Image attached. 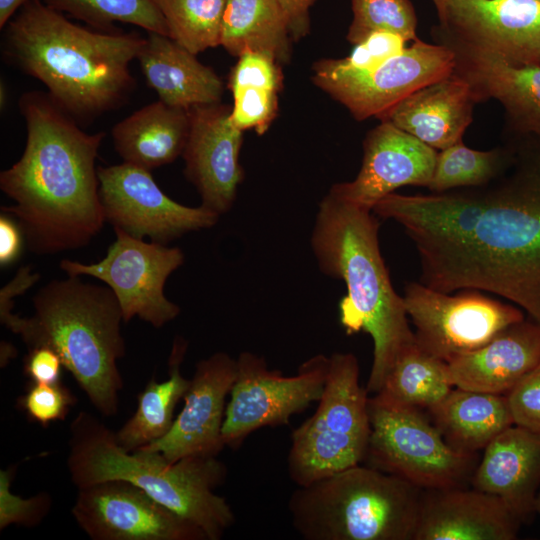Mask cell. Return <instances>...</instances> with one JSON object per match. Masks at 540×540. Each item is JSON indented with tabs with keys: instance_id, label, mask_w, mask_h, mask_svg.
<instances>
[{
	"instance_id": "6da1fadb",
	"label": "cell",
	"mask_w": 540,
	"mask_h": 540,
	"mask_svg": "<svg viewBox=\"0 0 540 540\" xmlns=\"http://www.w3.org/2000/svg\"><path fill=\"white\" fill-rule=\"evenodd\" d=\"M373 213L400 224L417 250L419 282L486 291L540 324V147L495 186L431 195L391 193Z\"/></svg>"
},
{
	"instance_id": "7a4b0ae2",
	"label": "cell",
	"mask_w": 540,
	"mask_h": 540,
	"mask_svg": "<svg viewBox=\"0 0 540 540\" xmlns=\"http://www.w3.org/2000/svg\"><path fill=\"white\" fill-rule=\"evenodd\" d=\"M27 138L21 158L0 173L15 203L1 207L39 255L86 246L105 220L95 160L104 132L88 134L45 92L19 99Z\"/></svg>"
},
{
	"instance_id": "3957f363",
	"label": "cell",
	"mask_w": 540,
	"mask_h": 540,
	"mask_svg": "<svg viewBox=\"0 0 540 540\" xmlns=\"http://www.w3.org/2000/svg\"><path fill=\"white\" fill-rule=\"evenodd\" d=\"M3 28L4 59L41 81L77 122L118 109L135 89L130 63L145 41L136 32L80 26L43 0L25 3Z\"/></svg>"
},
{
	"instance_id": "277c9868",
	"label": "cell",
	"mask_w": 540,
	"mask_h": 540,
	"mask_svg": "<svg viewBox=\"0 0 540 540\" xmlns=\"http://www.w3.org/2000/svg\"><path fill=\"white\" fill-rule=\"evenodd\" d=\"M378 230L372 210L329 192L319 204L311 235L320 270L345 283L341 325L348 335L364 331L372 338L366 390L373 394L399 358L416 345L403 297L394 290L380 252Z\"/></svg>"
},
{
	"instance_id": "5b68a950",
	"label": "cell",
	"mask_w": 540,
	"mask_h": 540,
	"mask_svg": "<svg viewBox=\"0 0 540 540\" xmlns=\"http://www.w3.org/2000/svg\"><path fill=\"white\" fill-rule=\"evenodd\" d=\"M33 307L29 317L0 310L1 323L28 349H54L95 409L115 416L123 388L117 361L125 355V342L122 311L113 291L69 276L39 289Z\"/></svg>"
},
{
	"instance_id": "8992f818",
	"label": "cell",
	"mask_w": 540,
	"mask_h": 540,
	"mask_svg": "<svg viewBox=\"0 0 540 540\" xmlns=\"http://www.w3.org/2000/svg\"><path fill=\"white\" fill-rule=\"evenodd\" d=\"M68 446L67 468L78 489L128 481L198 525L208 540H220L235 522L229 503L214 492L228 473L216 456H188L172 463L157 451L128 452L115 432L87 411L72 420Z\"/></svg>"
},
{
	"instance_id": "52a82bcc",
	"label": "cell",
	"mask_w": 540,
	"mask_h": 540,
	"mask_svg": "<svg viewBox=\"0 0 540 540\" xmlns=\"http://www.w3.org/2000/svg\"><path fill=\"white\" fill-rule=\"evenodd\" d=\"M422 489L360 464L298 488L288 510L305 540H414Z\"/></svg>"
},
{
	"instance_id": "ba28073f",
	"label": "cell",
	"mask_w": 540,
	"mask_h": 540,
	"mask_svg": "<svg viewBox=\"0 0 540 540\" xmlns=\"http://www.w3.org/2000/svg\"><path fill=\"white\" fill-rule=\"evenodd\" d=\"M357 357H329L323 393L314 414L291 434L288 474L305 486L365 460L371 433L369 396L360 385Z\"/></svg>"
},
{
	"instance_id": "9c48e42d",
	"label": "cell",
	"mask_w": 540,
	"mask_h": 540,
	"mask_svg": "<svg viewBox=\"0 0 540 540\" xmlns=\"http://www.w3.org/2000/svg\"><path fill=\"white\" fill-rule=\"evenodd\" d=\"M368 410V466L422 490L465 486L471 480L477 454L452 449L421 409L385 404L369 397Z\"/></svg>"
},
{
	"instance_id": "30bf717a",
	"label": "cell",
	"mask_w": 540,
	"mask_h": 540,
	"mask_svg": "<svg viewBox=\"0 0 540 540\" xmlns=\"http://www.w3.org/2000/svg\"><path fill=\"white\" fill-rule=\"evenodd\" d=\"M222 426L225 446L238 449L263 427L287 425L290 418L318 402L325 386L329 357L318 354L303 362L294 376L268 368L264 358L241 352Z\"/></svg>"
},
{
	"instance_id": "8fae6325",
	"label": "cell",
	"mask_w": 540,
	"mask_h": 540,
	"mask_svg": "<svg viewBox=\"0 0 540 540\" xmlns=\"http://www.w3.org/2000/svg\"><path fill=\"white\" fill-rule=\"evenodd\" d=\"M402 297L415 326L417 346L447 363L481 348L509 325L525 319L521 308L479 290L464 289L452 295L410 282Z\"/></svg>"
},
{
	"instance_id": "7c38bea8",
	"label": "cell",
	"mask_w": 540,
	"mask_h": 540,
	"mask_svg": "<svg viewBox=\"0 0 540 540\" xmlns=\"http://www.w3.org/2000/svg\"><path fill=\"white\" fill-rule=\"evenodd\" d=\"M116 239L106 256L84 264L63 259L60 268L68 276H92L104 282L116 296L124 322L137 316L160 328L174 320L180 308L164 294L166 280L184 262L177 247L145 242L114 228Z\"/></svg>"
},
{
	"instance_id": "4fadbf2b",
	"label": "cell",
	"mask_w": 540,
	"mask_h": 540,
	"mask_svg": "<svg viewBox=\"0 0 540 540\" xmlns=\"http://www.w3.org/2000/svg\"><path fill=\"white\" fill-rule=\"evenodd\" d=\"M97 175L105 220L134 238L167 245L218 221L219 215L202 205L188 207L172 200L144 168L123 162L99 166Z\"/></svg>"
},
{
	"instance_id": "5bb4252c",
	"label": "cell",
	"mask_w": 540,
	"mask_h": 540,
	"mask_svg": "<svg viewBox=\"0 0 540 540\" xmlns=\"http://www.w3.org/2000/svg\"><path fill=\"white\" fill-rule=\"evenodd\" d=\"M71 513L92 540H208L198 525L125 480L78 489Z\"/></svg>"
},
{
	"instance_id": "9a60e30c",
	"label": "cell",
	"mask_w": 540,
	"mask_h": 540,
	"mask_svg": "<svg viewBox=\"0 0 540 540\" xmlns=\"http://www.w3.org/2000/svg\"><path fill=\"white\" fill-rule=\"evenodd\" d=\"M456 54L446 46L415 40L379 67L359 74L314 73V84L358 120L381 117L414 91L453 73Z\"/></svg>"
},
{
	"instance_id": "2e32d148",
	"label": "cell",
	"mask_w": 540,
	"mask_h": 540,
	"mask_svg": "<svg viewBox=\"0 0 540 540\" xmlns=\"http://www.w3.org/2000/svg\"><path fill=\"white\" fill-rule=\"evenodd\" d=\"M189 115L184 174L197 189L201 205L220 216L231 209L243 179V131L233 124L231 107L221 102L192 107Z\"/></svg>"
},
{
	"instance_id": "e0dca14e",
	"label": "cell",
	"mask_w": 540,
	"mask_h": 540,
	"mask_svg": "<svg viewBox=\"0 0 540 540\" xmlns=\"http://www.w3.org/2000/svg\"><path fill=\"white\" fill-rule=\"evenodd\" d=\"M236 374L237 360L225 352L200 360L183 397L184 406L170 431L143 448L161 453L172 463L195 455L217 457L225 447V401Z\"/></svg>"
},
{
	"instance_id": "ac0fdd59",
	"label": "cell",
	"mask_w": 540,
	"mask_h": 540,
	"mask_svg": "<svg viewBox=\"0 0 540 540\" xmlns=\"http://www.w3.org/2000/svg\"><path fill=\"white\" fill-rule=\"evenodd\" d=\"M443 24L518 65H540V0H443Z\"/></svg>"
},
{
	"instance_id": "d6986e66",
	"label": "cell",
	"mask_w": 540,
	"mask_h": 540,
	"mask_svg": "<svg viewBox=\"0 0 540 540\" xmlns=\"http://www.w3.org/2000/svg\"><path fill=\"white\" fill-rule=\"evenodd\" d=\"M437 154L436 149L383 121L364 141L362 166L356 178L334 184L329 192L372 210L377 202L401 186L428 187Z\"/></svg>"
},
{
	"instance_id": "ffe728a7",
	"label": "cell",
	"mask_w": 540,
	"mask_h": 540,
	"mask_svg": "<svg viewBox=\"0 0 540 540\" xmlns=\"http://www.w3.org/2000/svg\"><path fill=\"white\" fill-rule=\"evenodd\" d=\"M521 523L493 494L465 486L427 489L414 540H514Z\"/></svg>"
},
{
	"instance_id": "44dd1931",
	"label": "cell",
	"mask_w": 540,
	"mask_h": 540,
	"mask_svg": "<svg viewBox=\"0 0 540 540\" xmlns=\"http://www.w3.org/2000/svg\"><path fill=\"white\" fill-rule=\"evenodd\" d=\"M470 483L529 520L540 488V435L515 424L502 431L484 448Z\"/></svg>"
},
{
	"instance_id": "7402d4cb",
	"label": "cell",
	"mask_w": 540,
	"mask_h": 540,
	"mask_svg": "<svg viewBox=\"0 0 540 540\" xmlns=\"http://www.w3.org/2000/svg\"><path fill=\"white\" fill-rule=\"evenodd\" d=\"M540 363V324L522 320L448 363L455 387L507 395Z\"/></svg>"
},
{
	"instance_id": "603a6c76",
	"label": "cell",
	"mask_w": 540,
	"mask_h": 540,
	"mask_svg": "<svg viewBox=\"0 0 540 540\" xmlns=\"http://www.w3.org/2000/svg\"><path fill=\"white\" fill-rule=\"evenodd\" d=\"M471 83L454 73L406 96L380 118L434 149L461 141L472 120Z\"/></svg>"
},
{
	"instance_id": "cb8c5ba5",
	"label": "cell",
	"mask_w": 540,
	"mask_h": 540,
	"mask_svg": "<svg viewBox=\"0 0 540 540\" xmlns=\"http://www.w3.org/2000/svg\"><path fill=\"white\" fill-rule=\"evenodd\" d=\"M137 60L162 102L186 110L221 102L222 79L170 37L148 32Z\"/></svg>"
},
{
	"instance_id": "d4e9b609",
	"label": "cell",
	"mask_w": 540,
	"mask_h": 540,
	"mask_svg": "<svg viewBox=\"0 0 540 540\" xmlns=\"http://www.w3.org/2000/svg\"><path fill=\"white\" fill-rule=\"evenodd\" d=\"M189 129V110L158 100L115 124L112 138L124 162L150 171L182 155Z\"/></svg>"
},
{
	"instance_id": "484cf974",
	"label": "cell",
	"mask_w": 540,
	"mask_h": 540,
	"mask_svg": "<svg viewBox=\"0 0 540 540\" xmlns=\"http://www.w3.org/2000/svg\"><path fill=\"white\" fill-rule=\"evenodd\" d=\"M433 424L455 451L476 455L514 424L507 395L454 387L428 409Z\"/></svg>"
},
{
	"instance_id": "4316f807",
	"label": "cell",
	"mask_w": 540,
	"mask_h": 540,
	"mask_svg": "<svg viewBox=\"0 0 540 540\" xmlns=\"http://www.w3.org/2000/svg\"><path fill=\"white\" fill-rule=\"evenodd\" d=\"M290 39L288 19L277 0H226L220 45L231 55L257 52L285 63Z\"/></svg>"
},
{
	"instance_id": "83f0119b",
	"label": "cell",
	"mask_w": 540,
	"mask_h": 540,
	"mask_svg": "<svg viewBox=\"0 0 540 540\" xmlns=\"http://www.w3.org/2000/svg\"><path fill=\"white\" fill-rule=\"evenodd\" d=\"M474 78L529 131L540 135V65H518L488 48L469 43Z\"/></svg>"
},
{
	"instance_id": "f1b7e54d",
	"label": "cell",
	"mask_w": 540,
	"mask_h": 540,
	"mask_svg": "<svg viewBox=\"0 0 540 540\" xmlns=\"http://www.w3.org/2000/svg\"><path fill=\"white\" fill-rule=\"evenodd\" d=\"M186 349L187 342L182 337L175 338L168 362V379L157 382L153 378L147 383L138 395L135 413L115 433L118 443L126 451L148 446L170 431L175 420V407L190 384V379L181 373Z\"/></svg>"
},
{
	"instance_id": "f546056e",
	"label": "cell",
	"mask_w": 540,
	"mask_h": 540,
	"mask_svg": "<svg viewBox=\"0 0 540 540\" xmlns=\"http://www.w3.org/2000/svg\"><path fill=\"white\" fill-rule=\"evenodd\" d=\"M454 387L448 363L416 344L399 358L373 397L385 404L428 410Z\"/></svg>"
},
{
	"instance_id": "4dcf8cb0",
	"label": "cell",
	"mask_w": 540,
	"mask_h": 540,
	"mask_svg": "<svg viewBox=\"0 0 540 540\" xmlns=\"http://www.w3.org/2000/svg\"><path fill=\"white\" fill-rule=\"evenodd\" d=\"M169 37L197 55L221 42L226 0H155Z\"/></svg>"
},
{
	"instance_id": "1f68e13d",
	"label": "cell",
	"mask_w": 540,
	"mask_h": 540,
	"mask_svg": "<svg viewBox=\"0 0 540 540\" xmlns=\"http://www.w3.org/2000/svg\"><path fill=\"white\" fill-rule=\"evenodd\" d=\"M508 164V155L500 150L478 151L461 141L437 154L428 188L442 193L460 187H479L489 184Z\"/></svg>"
},
{
	"instance_id": "d6a6232c",
	"label": "cell",
	"mask_w": 540,
	"mask_h": 540,
	"mask_svg": "<svg viewBox=\"0 0 540 540\" xmlns=\"http://www.w3.org/2000/svg\"><path fill=\"white\" fill-rule=\"evenodd\" d=\"M50 7L84 21L91 28L112 30L114 22L132 24L169 37L155 0H43Z\"/></svg>"
},
{
	"instance_id": "836d02e7",
	"label": "cell",
	"mask_w": 540,
	"mask_h": 540,
	"mask_svg": "<svg viewBox=\"0 0 540 540\" xmlns=\"http://www.w3.org/2000/svg\"><path fill=\"white\" fill-rule=\"evenodd\" d=\"M353 21L347 39L357 44L374 31L417 40V17L410 0H352Z\"/></svg>"
},
{
	"instance_id": "e575fe53",
	"label": "cell",
	"mask_w": 540,
	"mask_h": 540,
	"mask_svg": "<svg viewBox=\"0 0 540 540\" xmlns=\"http://www.w3.org/2000/svg\"><path fill=\"white\" fill-rule=\"evenodd\" d=\"M407 40L401 35L374 31L355 44L349 56L342 59H325L316 62L314 73L326 75H352L371 71L390 58L400 54Z\"/></svg>"
},
{
	"instance_id": "d590c367",
	"label": "cell",
	"mask_w": 540,
	"mask_h": 540,
	"mask_svg": "<svg viewBox=\"0 0 540 540\" xmlns=\"http://www.w3.org/2000/svg\"><path fill=\"white\" fill-rule=\"evenodd\" d=\"M76 401L61 381L48 384L30 381L25 393L18 398L17 405L30 420L47 426L64 420Z\"/></svg>"
},
{
	"instance_id": "8d00e7d4",
	"label": "cell",
	"mask_w": 540,
	"mask_h": 540,
	"mask_svg": "<svg viewBox=\"0 0 540 540\" xmlns=\"http://www.w3.org/2000/svg\"><path fill=\"white\" fill-rule=\"evenodd\" d=\"M15 467L0 471V530L10 524L33 527L38 525L49 513L52 498L46 492H41L24 499L11 492Z\"/></svg>"
},
{
	"instance_id": "74e56055",
	"label": "cell",
	"mask_w": 540,
	"mask_h": 540,
	"mask_svg": "<svg viewBox=\"0 0 540 540\" xmlns=\"http://www.w3.org/2000/svg\"><path fill=\"white\" fill-rule=\"evenodd\" d=\"M233 124L244 131L254 128L262 135L275 119L278 111V93L262 88L243 87L232 91Z\"/></svg>"
},
{
	"instance_id": "f35d334b",
	"label": "cell",
	"mask_w": 540,
	"mask_h": 540,
	"mask_svg": "<svg viewBox=\"0 0 540 540\" xmlns=\"http://www.w3.org/2000/svg\"><path fill=\"white\" fill-rule=\"evenodd\" d=\"M283 73L279 63L262 53L246 52L231 70L228 88L256 87L279 93L283 88Z\"/></svg>"
},
{
	"instance_id": "ab89813d",
	"label": "cell",
	"mask_w": 540,
	"mask_h": 540,
	"mask_svg": "<svg viewBox=\"0 0 540 540\" xmlns=\"http://www.w3.org/2000/svg\"><path fill=\"white\" fill-rule=\"evenodd\" d=\"M514 424L540 435V363L507 394Z\"/></svg>"
},
{
	"instance_id": "60d3db41",
	"label": "cell",
	"mask_w": 540,
	"mask_h": 540,
	"mask_svg": "<svg viewBox=\"0 0 540 540\" xmlns=\"http://www.w3.org/2000/svg\"><path fill=\"white\" fill-rule=\"evenodd\" d=\"M64 368L59 354L49 346L28 349L23 360V372L35 383L59 382Z\"/></svg>"
},
{
	"instance_id": "b9f144b4",
	"label": "cell",
	"mask_w": 540,
	"mask_h": 540,
	"mask_svg": "<svg viewBox=\"0 0 540 540\" xmlns=\"http://www.w3.org/2000/svg\"><path fill=\"white\" fill-rule=\"evenodd\" d=\"M23 239V233L15 219L6 213H2L0 216L1 267L15 262L19 257Z\"/></svg>"
},
{
	"instance_id": "7bdbcfd3",
	"label": "cell",
	"mask_w": 540,
	"mask_h": 540,
	"mask_svg": "<svg viewBox=\"0 0 540 540\" xmlns=\"http://www.w3.org/2000/svg\"><path fill=\"white\" fill-rule=\"evenodd\" d=\"M288 19L291 39L298 41L310 31V8L316 0H277Z\"/></svg>"
},
{
	"instance_id": "ee69618b",
	"label": "cell",
	"mask_w": 540,
	"mask_h": 540,
	"mask_svg": "<svg viewBox=\"0 0 540 540\" xmlns=\"http://www.w3.org/2000/svg\"><path fill=\"white\" fill-rule=\"evenodd\" d=\"M28 1L30 0H0V28L2 29Z\"/></svg>"
},
{
	"instance_id": "f6af8a7d",
	"label": "cell",
	"mask_w": 540,
	"mask_h": 540,
	"mask_svg": "<svg viewBox=\"0 0 540 540\" xmlns=\"http://www.w3.org/2000/svg\"><path fill=\"white\" fill-rule=\"evenodd\" d=\"M17 354L16 348L6 341L1 342V367H4Z\"/></svg>"
},
{
	"instance_id": "bcb514c9",
	"label": "cell",
	"mask_w": 540,
	"mask_h": 540,
	"mask_svg": "<svg viewBox=\"0 0 540 540\" xmlns=\"http://www.w3.org/2000/svg\"><path fill=\"white\" fill-rule=\"evenodd\" d=\"M535 513H537L540 516V488H539L538 493L536 495Z\"/></svg>"
},
{
	"instance_id": "7dc6e473",
	"label": "cell",
	"mask_w": 540,
	"mask_h": 540,
	"mask_svg": "<svg viewBox=\"0 0 540 540\" xmlns=\"http://www.w3.org/2000/svg\"><path fill=\"white\" fill-rule=\"evenodd\" d=\"M442 1H443V0H433V2H434V4H435V6H436L437 9H438V8L440 7V5L442 4Z\"/></svg>"
}]
</instances>
